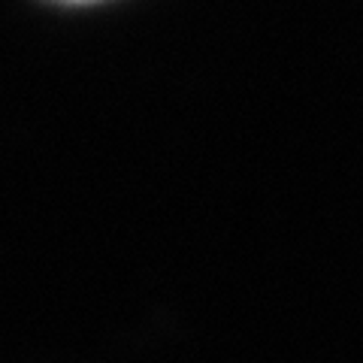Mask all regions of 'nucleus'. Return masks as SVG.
I'll use <instances>...</instances> for the list:
<instances>
[{"instance_id":"nucleus-1","label":"nucleus","mask_w":363,"mask_h":363,"mask_svg":"<svg viewBox=\"0 0 363 363\" xmlns=\"http://www.w3.org/2000/svg\"><path fill=\"white\" fill-rule=\"evenodd\" d=\"M70 4H85V0H70Z\"/></svg>"}]
</instances>
